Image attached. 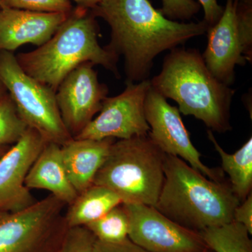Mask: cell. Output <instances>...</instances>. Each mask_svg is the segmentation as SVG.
Returning <instances> with one entry per match:
<instances>
[{"mask_svg": "<svg viewBox=\"0 0 252 252\" xmlns=\"http://www.w3.org/2000/svg\"><path fill=\"white\" fill-rule=\"evenodd\" d=\"M26 185L31 190H48L67 206L79 195L66 172L61 146L50 142H46L30 169Z\"/></svg>", "mask_w": 252, "mask_h": 252, "instance_id": "cell-16", "label": "cell"}, {"mask_svg": "<svg viewBox=\"0 0 252 252\" xmlns=\"http://www.w3.org/2000/svg\"><path fill=\"white\" fill-rule=\"evenodd\" d=\"M94 64L84 63L68 74L56 91V99L64 126L74 138L100 111L109 94L99 81Z\"/></svg>", "mask_w": 252, "mask_h": 252, "instance_id": "cell-12", "label": "cell"}, {"mask_svg": "<svg viewBox=\"0 0 252 252\" xmlns=\"http://www.w3.org/2000/svg\"><path fill=\"white\" fill-rule=\"evenodd\" d=\"M91 10L111 28L110 41L104 47L124 58L126 84L149 79L159 54L203 35L209 28L203 21L168 19L149 0H101Z\"/></svg>", "mask_w": 252, "mask_h": 252, "instance_id": "cell-1", "label": "cell"}, {"mask_svg": "<svg viewBox=\"0 0 252 252\" xmlns=\"http://www.w3.org/2000/svg\"><path fill=\"white\" fill-rule=\"evenodd\" d=\"M95 252H150L132 243L130 239L119 243H105L96 240Z\"/></svg>", "mask_w": 252, "mask_h": 252, "instance_id": "cell-26", "label": "cell"}, {"mask_svg": "<svg viewBox=\"0 0 252 252\" xmlns=\"http://www.w3.org/2000/svg\"><path fill=\"white\" fill-rule=\"evenodd\" d=\"M28 127L6 93L0 99V146L14 145L22 137Z\"/></svg>", "mask_w": 252, "mask_h": 252, "instance_id": "cell-21", "label": "cell"}, {"mask_svg": "<svg viewBox=\"0 0 252 252\" xmlns=\"http://www.w3.org/2000/svg\"><path fill=\"white\" fill-rule=\"evenodd\" d=\"M213 252L212 251V250H210V249H208V248H206L205 249V250H204L203 252Z\"/></svg>", "mask_w": 252, "mask_h": 252, "instance_id": "cell-32", "label": "cell"}, {"mask_svg": "<svg viewBox=\"0 0 252 252\" xmlns=\"http://www.w3.org/2000/svg\"><path fill=\"white\" fill-rule=\"evenodd\" d=\"M46 142L28 127L22 137L0 158V210L18 212L37 200L26 185L30 169Z\"/></svg>", "mask_w": 252, "mask_h": 252, "instance_id": "cell-13", "label": "cell"}, {"mask_svg": "<svg viewBox=\"0 0 252 252\" xmlns=\"http://www.w3.org/2000/svg\"><path fill=\"white\" fill-rule=\"evenodd\" d=\"M233 220L243 225L252 234V193L235 209Z\"/></svg>", "mask_w": 252, "mask_h": 252, "instance_id": "cell-25", "label": "cell"}, {"mask_svg": "<svg viewBox=\"0 0 252 252\" xmlns=\"http://www.w3.org/2000/svg\"><path fill=\"white\" fill-rule=\"evenodd\" d=\"M0 81L18 115L45 142L63 146L72 140L60 114L56 92L26 74L13 52L0 51Z\"/></svg>", "mask_w": 252, "mask_h": 252, "instance_id": "cell-6", "label": "cell"}, {"mask_svg": "<svg viewBox=\"0 0 252 252\" xmlns=\"http://www.w3.org/2000/svg\"><path fill=\"white\" fill-rule=\"evenodd\" d=\"M160 9L165 17L172 21H189L200 11V4L195 0H162Z\"/></svg>", "mask_w": 252, "mask_h": 252, "instance_id": "cell-24", "label": "cell"}, {"mask_svg": "<svg viewBox=\"0 0 252 252\" xmlns=\"http://www.w3.org/2000/svg\"><path fill=\"white\" fill-rule=\"evenodd\" d=\"M96 18L91 9L74 6L67 19L45 44L30 52L16 55L20 67L54 92L68 74L84 63L102 66L119 79V59L99 44Z\"/></svg>", "mask_w": 252, "mask_h": 252, "instance_id": "cell-3", "label": "cell"}, {"mask_svg": "<svg viewBox=\"0 0 252 252\" xmlns=\"http://www.w3.org/2000/svg\"><path fill=\"white\" fill-rule=\"evenodd\" d=\"M96 240L86 226L68 228L59 252H95Z\"/></svg>", "mask_w": 252, "mask_h": 252, "instance_id": "cell-23", "label": "cell"}, {"mask_svg": "<svg viewBox=\"0 0 252 252\" xmlns=\"http://www.w3.org/2000/svg\"><path fill=\"white\" fill-rule=\"evenodd\" d=\"M199 4L203 8V21L208 27L215 26L220 21L224 10V6L219 4L217 0H198Z\"/></svg>", "mask_w": 252, "mask_h": 252, "instance_id": "cell-27", "label": "cell"}, {"mask_svg": "<svg viewBox=\"0 0 252 252\" xmlns=\"http://www.w3.org/2000/svg\"><path fill=\"white\" fill-rule=\"evenodd\" d=\"M122 203V199L110 189L92 185L67 205L64 218L68 228L86 226Z\"/></svg>", "mask_w": 252, "mask_h": 252, "instance_id": "cell-17", "label": "cell"}, {"mask_svg": "<svg viewBox=\"0 0 252 252\" xmlns=\"http://www.w3.org/2000/svg\"><path fill=\"white\" fill-rule=\"evenodd\" d=\"M206 33L204 62L219 81L230 86L235 67L252 61V5L227 0L220 21Z\"/></svg>", "mask_w": 252, "mask_h": 252, "instance_id": "cell-8", "label": "cell"}, {"mask_svg": "<svg viewBox=\"0 0 252 252\" xmlns=\"http://www.w3.org/2000/svg\"><path fill=\"white\" fill-rule=\"evenodd\" d=\"M209 140L220 154L222 170L229 177L230 187L240 203L252 193V138L235 152H225L217 142L212 130H207Z\"/></svg>", "mask_w": 252, "mask_h": 252, "instance_id": "cell-18", "label": "cell"}, {"mask_svg": "<svg viewBox=\"0 0 252 252\" xmlns=\"http://www.w3.org/2000/svg\"><path fill=\"white\" fill-rule=\"evenodd\" d=\"M150 82L154 90L177 102L180 113L202 121L208 130L220 133L232 130L230 107L235 91L210 72L198 50H171L161 72Z\"/></svg>", "mask_w": 252, "mask_h": 252, "instance_id": "cell-2", "label": "cell"}, {"mask_svg": "<svg viewBox=\"0 0 252 252\" xmlns=\"http://www.w3.org/2000/svg\"><path fill=\"white\" fill-rule=\"evenodd\" d=\"M237 2L243 3V4L252 5V0H234Z\"/></svg>", "mask_w": 252, "mask_h": 252, "instance_id": "cell-31", "label": "cell"}, {"mask_svg": "<svg viewBox=\"0 0 252 252\" xmlns=\"http://www.w3.org/2000/svg\"><path fill=\"white\" fill-rule=\"evenodd\" d=\"M70 1L72 2L75 3L76 6L85 8V9H91L95 5L98 4L101 0H70Z\"/></svg>", "mask_w": 252, "mask_h": 252, "instance_id": "cell-28", "label": "cell"}, {"mask_svg": "<svg viewBox=\"0 0 252 252\" xmlns=\"http://www.w3.org/2000/svg\"><path fill=\"white\" fill-rule=\"evenodd\" d=\"M6 93H7V91H6V88L3 85L2 83L0 81V99H1Z\"/></svg>", "mask_w": 252, "mask_h": 252, "instance_id": "cell-30", "label": "cell"}, {"mask_svg": "<svg viewBox=\"0 0 252 252\" xmlns=\"http://www.w3.org/2000/svg\"><path fill=\"white\" fill-rule=\"evenodd\" d=\"M165 155L148 135L117 140L94 185L110 189L123 203L154 207L163 185Z\"/></svg>", "mask_w": 252, "mask_h": 252, "instance_id": "cell-5", "label": "cell"}, {"mask_svg": "<svg viewBox=\"0 0 252 252\" xmlns=\"http://www.w3.org/2000/svg\"><path fill=\"white\" fill-rule=\"evenodd\" d=\"M198 233L207 248L213 252H252L251 235L235 220L209 227Z\"/></svg>", "mask_w": 252, "mask_h": 252, "instance_id": "cell-19", "label": "cell"}, {"mask_svg": "<svg viewBox=\"0 0 252 252\" xmlns=\"http://www.w3.org/2000/svg\"><path fill=\"white\" fill-rule=\"evenodd\" d=\"M150 88L149 79L126 84L122 94L105 99L98 115L74 138L127 140L148 135L144 106Z\"/></svg>", "mask_w": 252, "mask_h": 252, "instance_id": "cell-9", "label": "cell"}, {"mask_svg": "<svg viewBox=\"0 0 252 252\" xmlns=\"http://www.w3.org/2000/svg\"><path fill=\"white\" fill-rule=\"evenodd\" d=\"M86 227L102 243H119L128 238L129 218L123 203Z\"/></svg>", "mask_w": 252, "mask_h": 252, "instance_id": "cell-20", "label": "cell"}, {"mask_svg": "<svg viewBox=\"0 0 252 252\" xmlns=\"http://www.w3.org/2000/svg\"><path fill=\"white\" fill-rule=\"evenodd\" d=\"M69 13L0 8V51L13 52L28 44L38 47L43 45L52 37Z\"/></svg>", "mask_w": 252, "mask_h": 252, "instance_id": "cell-14", "label": "cell"}, {"mask_svg": "<svg viewBox=\"0 0 252 252\" xmlns=\"http://www.w3.org/2000/svg\"><path fill=\"white\" fill-rule=\"evenodd\" d=\"M128 238L150 252H202L207 248L200 234L167 218L153 206L129 203Z\"/></svg>", "mask_w": 252, "mask_h": 252, "instance_id": "cell-11", "label": "cell"}, {"mask_svg": "<svg viewBox=\"0 0 252 252\" xmlns=\"http://www.w3.org/2000/svg\"><path fill=\"white\" fill-rule=\"evenodd\" d=\"M10 147H11V146H0V158L2 157L9 150Z\"/></svg>", "mask_w": 252, "mask_h": 252, "instance_id": "cell-29", "label": "cell"}, {"mask_svg": "<svg viewBox=\"0 0 252 252\" xmlns=\"http://www.w3.org/2000/svg\"><path fill=\"white\" fill-rule=\"evenodd\" d=\"M164 182L155 207L185 228L199 232L233 220L240 201L229 182L207 179L182 158L165 154Z\"/></svg>", "mask_w": 252, "mask_h": 252, "instance_id": "cell-4", "label": "cell"}, {"mask_svg": "<svg viewBox=\"0 0 252 252\" xmlns=\"http://www.w3.org/2000/svg\"><path fill=\"white\" fill-rule=\"evenodd\" d=\"M145 117L150 130L148 135L164 154L182 158L212 180H224L220 169L210 168L200 160V152L194 147L178 107L151 86L145 99Z\"/></svg>", "mask_w": 252, "mask_h": 252, "instance_id": "cell-10", "label": "cell"}, {"mask_svg": "<svg viewBox=\"0 0 252 252\" xmlns=\"http://www.w3.org/2000/svg\"><path fill=\"white\" fill-rule=\"evenodd\" d=\"M116 140L72 138L61 146L63 163L78 193L94 185L95 176Z\"/></svg>", "mask_w": 252, "mask_h": 252, "instance_id": "cell-15", "label": "cell"}, {"mask_svg": "<svg viewBox=\"0 0 252 252\" xmlns=\"http://www.w3.org/2000/svg\"><path fill=\"white\" fill-rule=\"evenodd\" d=\"M65 206L50 194L21 211L0 210V252H59L68 229Z\"/></svg>", "mask_w": 252, "mask_h": 252, "instance_id": "cell-7", "label": "cell"}, {"mask_svg": "<svg viewBox=\"0 0 252 252\" xmlns=\"http://www.w3.org/2000/svg\"><path fill=\"white\" fill-rule=\"evenodd\" d=\"M0 1H1V0H0Z\"/></svg>", "mask_w": 252, "mask_h": 252, "instance_id": "cell-33", "label": "cell"}, {"mask_svg": "<svg viewBox=\"0 0 252 252\" xmlns=\"http://www.w3.org/2000/svg\"><path fill=\"white\" fill-rule=\"evenodd\" d=\"M0 8L44 13H69L74 8L70 0H1Z\"/></svg>", "mask_w": 252, "mask_h": 252, "instance_id": "cell-22", "label": "cell"}]
</instances>
